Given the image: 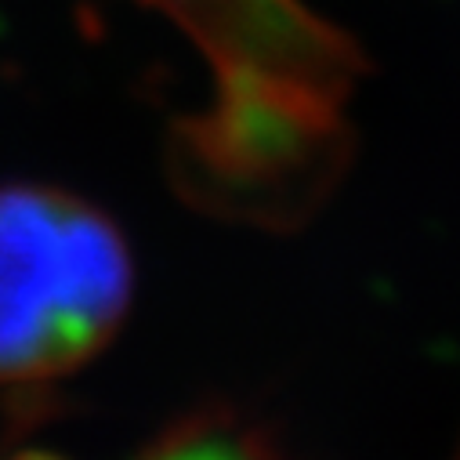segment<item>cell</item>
I'll use <instances>...</instances> for the list:
<instances>
[{
  "instance_id": "obj_1",
  "label": "cell",
  "mask_w": 460,
  "mask_h": 460,
  "mask_svg": "<svg viewBox=\"0 0 460 460\" xmlns=\"http://www.w3.org/2000/svg\"><path fill=\"white\" fill-rule=\"evenodd\" d=\"M135 265L87 199L0 189V385H44L94 359L120 330Z\"/></svg>"
},
{
  "instance_id": "obj_2",
  "label": "cell",
  "mask_w": 460,
  "mask_h": 460,
  "mask_svg": "<svg viewBox=\"0 0 460 460\" xmlns=\"http://www.w3.org/2000/svg\"><path fill=\"white\" fill-rule=\"evenodd\" d=\"M19 460H51V456H19ZM135 460H272V449L261 442L258 428H251L233 413H199L171 428Z\"/></svg>"
}]
</instances>
